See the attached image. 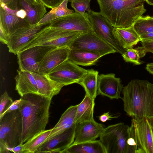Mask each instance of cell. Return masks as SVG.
<instances>
[{"mask_svg": "<svg viewBox=\"0 0 153 153\" xmlns=\"http://www.w3.org/2000/svg\"><path fill=\"white\" fill-rule=\"evenodd\" d=\"M0 145L11 152L20 143L22 132V116L19 109L7 113L0 119Z\"/></svg>", "mask_w": 153, "mask_h": 153, "instance_id": "6", "label": "cell"}, {"mask_svg": "<svg viewBox=\"0 0 153 153\" xmlns=\"http://www.w3.org/2000/svg\"><path fill=\"white\" fill-rule=\"evenodd\" d=\"M19 5L27 13L26 20L29 25L37 24L47 12L46 7L40 2L31 5L24 0H18Z\"/></svg>", "mask_w": 153, "mask_h": 153, "instance_id": "25", "label": "cell"}, {"mask_svg": "<svg viewBox=\"0 0 153 153\" xmlns=\"http://www.w3.org/2000/svg\"><path fill=\"white\" fill-rule=\"evenodd\" d=\"M88 71L68 59L47 74L52 80L66 86L77 83Z\"/></svg>", "mask_w": 153, "mask_h": 153, "instance_id": "11", "label": "cell"}, {"mask_svg": "<svg viewBox=\"0 0 153 153\" xmlns=\"http://www.w3.org/2000/svg\"><path fill=\"white\" fill-rule=\"evenodd\" d=\"M13 102L12 98L7 91H5L1 95L0 98V116Z\"/></svg>", "mask_w": 153, "mask_h": 153, "instance_id": "33", "label": "cell"}, {"mask_svg": "<svg viewBox=\"0 0 153 153\" xmlns=\"http://www.w3.org/2000/svg\"><path fill=\"white\" fill-rule=\"evenodd\" d=\"M75 0H68V2H71Z\"/></svg>", "mask_w": 153, "mask_h": 153, "instance_id": "45", "label": "cell"}, {"mask_svg": "<svg viewBox=\"0 0 153 153\" xmlns=\"http://www.w3.org/2000/svg\"><path fill=\"white\" fill-rule=\"evenodd\" d=\"M85 17L79 13H73L62 16L51 22L48 25L64 30L84 33L93 30L87 12Z\"/></svg>", "mask_w": 153, "mask_h": 153, "instance_id": "13", "label": "cell"}, {"mask_svg": "<svg viewBox=\"0 0 153 153\" xmlns=\"http://www.w3.org/2000/svg\"><path fill=\"white\" fill-rule=\"evenodd\" d=\"M26 16L18 0H12L7 4L0 3V26L8 37L17 29L29 25L26 20Z\"/></svg>", "mask_w": 153, "mask_h": 153, "instance_id": "8", "label": "cell"}, {"mask_svg": "<svg viewBox=\"0 0 153 153\" xmlns=\"http://www.w3.org/2000/svg\"><path fill=\"white\" fill-rule=\"evenodd\" d=\"M98 72L93 69L88 70L87 73L77 83L84 88L85 94L94 99L98 95L97 77Z\"/></svg>", "mask_w": 153, "mask_h": 153, "instance_id": "27", "label": "cell"}, {"mask_svg": "<svg viewBox=\"0 0 153 153\" xmlns=\"http://www.w3.org/2000/svg\"><path fill=\"white\" fill-rule=\"evenodd\" d=\"M76 124L50 140L45 141L36 153H60L64 152L74 143Z\"/></svg>", "mask_w": 153, "mask_h": 153, "instance_id": "15", "label": "cell"}, {"mask_svg": "<svg viewBox=\"0 0 153 153\" xmlns=\"http://www.w3.org/2000/svg\"><path fill=\"white\" fill-rule=\"evenodd\" d=\"M51 131L49 129L42 131L33 137L23 145L22 153H36L45 142Z\"/></svg>", "mask_w": 153, "mask_h": 153, "instance_id": "29", "label": "cell"}, {"mask_svg": "<svg viewBox=\"0 0 153 153\" xmlns=\"http://www.w3.org/2000/svg\"><path fill=\"white\" fill-rule=\"evenodd\" d=\"M113 32L120 45L125 50L133 48L140 41L133 25L127 28H114Z\"/></svg>", "mask_w": 153, "mask_h": 153, "instance_id": "22", "label": "cell"}, {"mask_svg": "<svg viewBox=\"0 0 153 153\" xmlns=\"http://www.w3.org/2000/svg\"><path fill=\"white\" fill-rule=\"evenodd\" d=\"M146 2L149 5L153 6V0H145Z\"/></svg>", "mask_w": 153, "mask_h": 153, "instance_id": "44", "label": "cell"}, {"mask_svg": "<svg viewBox=\"0 0 153 153\" xmlns=\"http://www.w3.org/2000/svg\"><path fill=\"white\" fill-rule=\"evenodd\" d=\"M122 98L124 111L132 119L153 116V84L134 79L123 87Z\"/></svg>", "mask_w": 153, "mask_h": 153, "instance_id": "2", "label": "cell"}, {"mask_svg": "<svg viewBox=\"0 0 153 153\" xmlns=\"http://www.w3.org/2000/svg\"><path fill=\"white\" fill-rule=\"evenodd\" d=\"M133 27L137 34L140 35L153 32V17L149 16L137 19L134 23Z\"/></svg>", "mask_w": 153, "mask_h": 153, "instance_id": "30", "label": "cell"}, {"mask_svg": "<svg viewBox=\"0 0 153 153\" xmlns=\"http://www.w3.org/2000/svg\"><path fill=\"white\" fill-rule=\"evenodd\" d=\"M12 0H0V3L7 4ZM27 3L31 5H35L38 4L39 1L37 0H24Z\"/></svg>", "mask_w": 153, "mask_h": 153, "instance_id": "40", "label": "cell"}, {"mask_svg": "<svg viewBox=\"0 0 153 153\" xmlns=\"http://www.w3.org/2000/svg\"><path fill=\"white\" fill-rule=\"evenodd\" d=\"M146 70L150 74L153 75V63H150L146 64Z\"/></svg>", "mask_w": 153, "mask_h": 153, "instance_id": "42", "label": "cell"}, {"mask_svg": "<svg viewBox=\"0 0 153 153\" xmlns=\"http://www.w3.org/2000/svg\"><path fill=\"white\" fill-rule=\"evenodd\" d=\"M129 126L123 123L108 126L104 129L99 140L106 153H128L127 140Z\"/></svg>", "mask_w": 153, "mask_h": 153, "instance_id": "7", "label": "cell"}, {"mask_svg": "<svg viewBox=\"0 0 153 153\" xmlns=\"http://www.w3.org/2000/svg\"><path fill=\"white\" fill-rule=\"evenodd\" d=\"M22 103V99L21 97L19 99L13 101L10 106L0 116V119L5 114L11 111L19 109L21 107Z\"/></svg>", "mask_w": 153, "mask_h": 153, "instance_id": "35", "label": "cell"}, {"mask_svg": "<svg viewBox=\"0 0 153 153\" xmlns=\"http://www.w3.org/2000/svg\"><path fill=\"white\" fill-rule=\"evenodd\" d=\"M87 14L93 31L117 52L122 54L126 50L120 45L114 33V27L108 20L100 12H95L91 10Z\"/></svg>", "mask_w": 153, "mask_h": 153, "instance_id": "9", "label": "cell"}, {"mask_svg": "<svg viewBox=\"0 0 153 153\" xmlns=\"http://www.w3.org/2000/svg\"><path fill=\"white\" fill-rule=\"evenodd\" d=\"M68 0H64L59 5L52 9L45 14L37 25H47L53 20L74 13V10L68 8Z\"/></svg>", "mask_w": 153, "mask_h": 153, "instance_id": "28", "label": "cell"}, {"mask_svg": "<svg viewBox=\"0 0 153 153\" xmlns=\"http://www.w3.org/2000/svg\"><path fill=\"white\" fill-rule=\"evenodd\" d=\"M23 144L19 143L13 148L12 152L14 153H22V149Z\"/></svg>", "mask_w": 153, "mask_h": 153, "instance_id": "41", "label": "cell"}, {"mask_svg": "<svg viewBox=\"0 0 153 153\" xmlns=\"http://www.w3.org/2000/svg\"><path fill=\"white\" fill-rule=\"evenodd\" d=\"M69 47L71 49H80L91 51L103 56L117 52L114 49L98 36L93 30L81 34L73 41Z\"/></svg>", "mask_w": 153, "mask_h": 153, "instance_id": "10", "label": "cell"}, {"mask_svg": "<svg viewBox=\"0 0 153 153\" xmlns=\"http://www.w3.org/2000/svg\"><path fill=\"white\" fill-rule=\"evenodd\" d=\"M104 128L102 124L94 120L76 124L75 139L73 144L95 140L100 137Z\"/></svg>", "mask_w": 153, "mask_h": 153, "instance_id": "18", "label": "cell"}, {"mask_svg": "<svg viewBox=\"0 0 153 153\" xmlns=\"http://www.w3.org/2000/svg\"><path fill=\"white\" fill-rule=\"evenodd\" d=\"M147 118L153 130V116Z\"/></svg>", "mask_w": 153, "mask_h": 153, "instance_id": "43", "label": "cell"}, {"mask_svg": "<svg viewBox=\"0 0 153 153\" xmlns=\"http://www.w3.org/2000/svg\"><path fill=\"white\" fill-rule=\"evenodd\" d=\"M34 77L38 88V95L52 99L58 94L64 85L55 81L48 76L47 74L31 72Z\"/></svg>", "mask_w": 153, "mask_h": 153, "instance_id": "19", "label": "cell"}, {"mask_svg": "<svg viewBox=\"0 0 153 153\" xmlns=\"http://www.w3.org/2000/svg\"><path fill=\"white\" fill-rule=\"evenodd\" d=\"M91 0H75L71 2V6L75 12L85 17V11L88 12L91 10L90 3Z\"/></svg>", "mask_w": 153, "mask_h": 153, "instance_id": "32", "label": "cell"}, {"mask_svg": "<svg viewBox=\"0 0 153 153\" xmlns=\"http://www.w3.org/2000/svg\"><path fill=\"white\" fill-rule=\"evenodd\" d=\"M77 108V105H71L65 111L58 122L51 129V131L45 141L62 133L75 124Z\"/></svg>", "mask_w": 153, "mask_h": 153, "instance_id": "21", "label": "cell"}, {"mask_svg": "<svg viewBox=\"0 0 153 153\" xmlns=\"http://www.w3.org/2000/svg\"><path fill=\"white\" fill-rule=\"evenodd\" d=\"M71 49L68 46L55 47L48 52L39 66L38 73L48 74L55 68L68 59Z\"/></svg>", "mask_w": 153, "mask_h": 153, "instance_id": "17", "label": "cell"}, {"mask_svg": "<svg viewBox=\"0 0 153 153\" xmlns=\"http://www.w3.org/2000/svg\"><path fill=\"white\" fill-rule=\"evenodd\" d=\"M46 7L51 9L58 6L64 0H37Z\"/></svg>", "mask_w": 153, "mask_h": 153, "instance_id": "36", "label": "cell"}, {"mask_svg": "<svg viewBox=\"0 0 153 153\" xmlns=\"http://www.w3.org/2000/svg\"><path fill=\"white\" fill-rule=\"evenodd\" d=\"M99 120L102 122H105L107 121L111 120L113 118L118 117V116H114L111 115L109 112L104 113L103 114L98 117Z\"/></svg>", "mask_w": 153, "mask_h": 153, "instance_id": "37", "label": "cell"}, {"mask_svg": "<svg viewBox=\"0 0 153 153\" xmlns=\"http://www.w3.org/2000/svg\"><path fill=\"white\" fill-rule=\"evenodd\" d=\"M123 87L120 79L116 77L114 74L98 76V95L107 97L111 99L122 98L120 94Z\"/></svg>", "mask_w": 153, "mask_h": 153, "instance_id": "16", "label": "cell"}, {"mask_svg": "<svg viewBox=\"0 0 153 153\" xmlns=\"http://www.w3.org/2000/svg\"><path fill=\"white\" fill-rule=\"evenodd\" d=\"M63 153H106L99 140L72 144Z\"/></svg>", "mask_w": 153, "mask_h": 153, "instance_id": "26", "label": "cell"}, {"mask_svg": "<svg viewBox=\"0 0 153 153\" xmlns=\"http://www.w3.org/2000/svg\"><path fill=\"white\" fill-rule=\"evenodd\" d=\"M9 37L7 36L2 27L0 26V39L4 44L7 45L8 42Z\"/></svg>", "mask_w": 153, "mask_h": 153, "instance_id": "38", "label": "cell"}, {"mask_svg": "<svg viewBox=\"0 0 153 153\" xmlns=\"http://www.w3.org/2000/svg\"><path fill=\"white\" fill-rule=\"evenodd\" d=\"M21 97L22 103L19 109L22 116V132L20 143L23 144L45 130L52 99L34 94H26Z\"/></svg>", "mask_w": 153, "mask_h": 153, "instance_id": "1", "label": "cell"}, {"mask_svg": "<svg viewBox=\"0 0 153 153\" xmlns=\"http://www.w3.org/2000/svg\"><path fill=\"white\" fill-rule=\"evenodd\" d=\"M141 44V46L137 48L139 51L140 58L144 57L147 53H153V41L142 42Z\"/></svg>", "mask_w": 153, "mask_h": 153, "instance_id": "34", "label": "cell"}, {"mask_svg": "<svg viewBox=\"0 0 153 153\" xmlns=\"http://www.w3.org/2000/svg\"><path fill=\"white\" fill-rule=\"evenodd\" d=\"M100 13L115 28H127L146 11L145 0H97Z\"/></svg>", "mask_w": 153, "mask_h": 153, "instance_id": "3", "label": "cell"}, {"mask_svg": "<svg viewBox=\"0 0 153 153\" xmlns=\"http://www.w3.org/2000/svg\"><path fill=\"white\" fill-rule=\"evenodd\" d=\"M122 56L126 62L131 63L136 65H140L143 62L140 60V53L137 48H131L126 49Z\"/></svg>", "mask_w": 153, "mask_h": 153, "instance_id": "31", "label": "cell"}, {"mask_svg": "<svg viewBox=\"0 0 153 153\" xmlns=\"http://www.w3.org/2000/svg\"><path fill=\"white\" fill-rule=\"evenodd\" d=\"M45 25L37 24L29 25L15 30L9 37L7 45L9 52L17 54Z\"/></svg>", "mask_w": 153, "mask_h": 153, "instance_id": "14", "label": "cell"}, {"mask_svg": "<svg viewBox=\"0 0 153 153\" xmlns=\"http://www.w3.org/2000/svg\"><path fill=\"white\" fill-rule=\"evenodd\" d=\"M103 56L100 54L87 51L71 49L68 59L77 65L89 66L94 65Z\"/></svg>", "mask_w": 153, "mask_h": 153, "instance_id": "23", "label": "cell"}, {"mask_svg": "<svg viewBox=\"0 0 153 153\" xmlns=\"http://www.w3.org/2000/svg\"><path fill=\"white\" fill-rule=\"evenodd\" d=\"M82 33L62 30L48 25L42 29L21 51L39 45L69 47L73 41Z\"/></svg>", "mask_w": 153, "mask_h": 153, "instance_id": "5", "label": "cell"}, {"mask_svg": "<svg viewBox=\"0 0 153 153\" xmlns=\"http://www.w3.org/2000/svg\"><path fill=\"white\" fill-rule=\"evenodd\" d=\"M56 47L39 45L19 52L17 55L19 69L38 73L40 64L46 53Z\"/></svg>", "mask_w": 153, "mask_h": 153, "instance_id": "12", "label": "cell"}, {"mask_svg": "<svg viewBox=\"0 0 153 153\" xmlns=\"http://www.w3.org/2000/svg\"><path fill=\"white\" fill-rule=\"evenodd\" d=\"M139 38L141 42L153 41V32L142 35Z\"/></svg>", "mask_w": 153, "mask_h": 153, "instance_id": "39", "label": "cell"}, {"mask_svg": "<svg viewBox=\"0 0 153 153\" xmlns=\"http://www.w3.org/2000/svg\"><path fill=\"white\" fill-rule=\"evenodd\" d=\"M95 105V99L85 94L82 102L77 105L75 123L94 120V111Z\"/></svg>", "mask_w": 153, "mask_h": 153, "instance_id": "24", "label": "cell"}, {"mask_svg": "<svg viewBox=\"0 0 153 153\" xmlns=\"http://www.w3.org/2000/svg\"><path fill=\"white\" fill-rule=\"evenodd\" d=\"M15 77L16 90L21 97L28 94H38V88L36 80L30 72L17 70Z\"/></svg>", "mask_w": 153, "mask_h": 153, "instance_id": "20", "label": "cell"}, {"mask_svg": "<svg viewBox=\"0 0 153 153\" xmlns=\"http://www.w3.org/2000/svg\"><path fill=\"white\" fill-rule=\"evenodd\" d=\"M127 144L128 153H153V130L147 118L132 119Z\"/></svg>", "mask_w": 153, "mask_h": 153, "instance_id": "4", "label": "cell"}]
</instances>
